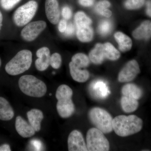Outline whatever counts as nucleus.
I'll return each instance as SVG.
<instances>
[{
    "label": "nucleus",
    "instance_id": "bb28decb",
    "mask_svg": "<svg viewBox=\"0 0 151 151\" xmlns=\"http://www.w3.org/2000/svg\"><path fill=\"white\" fill-rule=\"evenodd\" d=\"M74 20L76 27L90 25L92 24L91 19L82 12H78L75 14Z\"/></svg>",
    "mask_w": 151,
    "mask_h": 151
},
{
    "label": "nucleus",
    "instance_id": "ddd939ff",
    "mask_svg": "<svg viewBox=\"0 0 151 151\" xmlns=\"http://www.w3.org/2000/svg\"><path fill=\"white\" fill-rule=\"evenodd\" d=\"M38 58L36 60L35 67L40 71L46 70L50 65V51L47 47H42L38 50L36 52Z\"/></svg>",
    "mask_w": 151,
    "mask_h": 151
},
{
    "label": "nucleus",
    "instance_id": "79ce46f5",
    "mask_svg": "<svg viewBox=\"0 0 151 151\" xmlns=\"http://www.w3.org/2000/svg\"><path fill=\"white\" fill-rule=\"evenodd\" d=\"M49 95H52V94H49Z\"/></svg>",
    "mask_w": 151,
    "mask_h": 151
},
{
    "label": "nucleus",
    "instance_id": "f8f14e48",
    "mask_svg": "<svg viewBox=\"0 0 151 151\" xmlns=\"http://www.w3.org/2000/svg\"><path fill=\"white\" fill-rule=\"evenodd\" d=\"M56 109L60 117L67 119L74 113L75 106L71 98H67L58 100Z\"/></svg>",
    "mask_w": 151,
    "mask_h": 151
},
{
    "label": "nucleus",
    "instance_id": "423d86ee",
    "mask_svg": "<svg viewBox=\"0 0 151 151\" xmlns=\"http://www.w3.org/2000/svg\"><path fill=\"white\" fill-rule=\"evenodd\" d=\"M37 7L35 1H30L18 8L14 14L13 20L15 24L22 27L28 24L35 15Z\"/></svg>",
    "mask_w": 151,
    "mask_h": 151
},
{
    "label": "nucleus",
    "instance_id": "aec40b11",
    "mask_svg": "<svg viewBox=\"0 0 151 151\" xmlns=\"http://www.w3.org/2000/svg\"><path fill=\"white\" fill-rule=\"evenodd\" d=\"M114 37L119 45V49L121 51L125 52L132 48V42L129 36L120 32H116Z\"/></svg>",
    "mask_w": 151,
    "mask_h": 151
},
{
    "label": "nucleus",
    "instance_id": "f257e3e1",
    "mask_svg": "<svg viewBox=\"0 0 151 151\" xmlns=\"http://www.w3.org/2000/svg\"><path fill=\"white\" fill-rule=\"evenodd\" d=\"M142 127V120L136 115H120L113 119V130L120 137H127L137 134Z\"/></svg>",
    "mask_w": 151,
    "mask_h": 151
},
{
    "label": "nucleus",
    "instance_id": "a878e982",
    "mask_svg": "<svg viewBox=\"0 0 151 151\" xmlns=\"http://www.w3.org/2000/svg\"><path fill=\"white\" fill-rule=\"evenodd\" d=\"M73 94V91L69 86L65 84H62L57 89L55 97L58 100L71 98Z\"/></svg>",
    "mask_w": 151,
    "mask_h": 151
},
{
    "label": "nucleus",
    "instance_id": "e433bc0d",
    "mask_svg": "<svg viewBox=\"0 0 151 151\" xmlns=\"http://www.w3.org/2000/svg\"><path fill=\"white\" fill-rule=\"evenodd\" d=\"M100 15L106 17H110L112 15V12L108 9H105L100 13Z\"/></svg>",
    "mask_w": 151,
    "mask_h": 151
},
{
    "label": "nucleus",
    "instance_id": "cd10ccee",
    "mask_svg": "<svg viewBox=\"0 0 151 151\" xmlns=\"http://www.w3.org/2000/svg\"><path fill=\"white\" fill-rule=\"evenodd\" d=\"M111 29L112 24L111 22L107 20H104L99 24L98 30L100 35L105 36L111 32Z\"/></svg>",
    "mask_w": 151,
    "mask_h": 151
},
{
    "label": "nucleus",
    "instance_id": "5701e85b",
    "mask_svg": "<svg viewBox=\"0 0 151 151\" xmlns=\"http://www.w3.org/2000/svg\"><path fill=\"white\" fill-rule=\"evenodd\" d=\"M121 105L124 112L130 113L137 110L139 103L137 100L123 95L121 99Z\"/></svg>",
    "mask_w": 151,
    "mask_h": 151
},
{
    "label": "nucleus",
    "instance_id": "6e6552de",
    "mask_svg": "<svg viewBox=\"0 0 151 151\" xmlns=\"http://www.w3.org/2000/svg\"><path fill=\"white\" fill-rule=\"evenodd\" d=\"M140 72L139 66L135 60L129 61L122 68L118 76V80L122 83L133 81Z\"/></svg>",
    "mask_w": 151,
    "mask_h": 151
},
{
    "label": "nucleus",
    "instance_id": "473e14b6",
    "mask_svg": "<svg viewBox=\"0 0 151 151\" xmlns=\"http://www.w3.org/2000/svg\"><path fill=\"white\" fill-rule=\"evenodd\" d=\"M62 15L65 19H69L71 18L72 17V11L71 9L67 6L63 7L62 9Z\"/></svg>",
    "mask_w": 151,
    "mask_h": 151
},
{
    "label": "nucleus",
    "instance_id": "393cba45",
    "mask_svg": "<svg viewBox=\"0 0 151 151\" xmlns=\"http://www.w3.org/2000/svg\"><path fill=\"white\" fill-rule=\"evenodd\" d=\"M71 62L80 68H84L89 66L90 59L86 55L78 53L74 55L71 58Z\"/></svg>",
    "mask_w": 151,
    "mask_h": 151
},
{
    "label": "nucleus",
    "instance_id": "4be33fe9",
    "mask_svg": "<svg viewBox=\"0 0 151 151\" xmlns=\"http://www.w3.org/2000/svg\"><path fill=\"white\" fill-rule=\"evenodd\" d=\"M89 58L94 64H100L105 59L103 44L98 43L89 53Z\"/></svg>",
    "mask_w": 151,
    "mask_h": 151
},
{
    "label": "nucleus",
    "instance_id": "6ab92c4d",
    "mask_svg": "<svg viewBox=\"0 0 151 151\" xmlns=\"http://www.w3.org/2000/svg\"><path fill=\"white\" fill-rule=\"evenodd\" d=\"M122 93L123 96H127L139 100L142 95V91L140 87L132 83H128L122 87Z\"/></svg>",
    "mask_w": 151,
    "mask_h": 151
},
{
    "label": "nucleus",
    "instance_id": "dca6fc26",
    "mask_svg": "<svg viewBox=\"0 0 151 151\" xmlns=\"http://www.w3.org/2000/svg\"><path fill=\"white\" fill-rule=\"evenodd\" d=\"M69 66L70 75L74 81L79 83H84L88 80L89 73L88 70H82L71 61L69 63Z\"/></svg>",
    "mask_w": 151,
    "mask_h": 151
},
{
    "label": "nucleus",
    "instance_id": "c756f323",
    "mask_svg": "<svg viewBox=\"0 0 151 151\" xmlns=\"http://www.w3.org/2000/svg\"><path fill=\"white\" fill-rule=\"evenodd\" d=\"M62 63V58L59 53H53L50 57V65L54 69H58Z\"/></svg>",
    "mask_w": 151,
    "mask_h": 151
},
{
    "label": "nucleus",
    "instance_id": "f3484780",
    "mask_svg": "<svg viewBox=\"0 0 151 151\" xmlns=\"http://www.w3.org/2000/svg\"><path fill=\"white\" fill-rule=\"evenodd\" d=\"M27 116L31 126L36 132H39L41 129V123L43 120V113L40 110L32 109L27 113Z\"/></svg>",
    "mask_w": 151,
    "mask_h": 151
},
{
    "label": "nucleus",
    "instance_id": "1a4fd4ad",
    "mask_svg": "<svg viewBox=\"0 0 151 151\" xmlns=\"http://www.w3.org/2000/svg\"><path fill=\"white\" fill-rule=\"evenodd\" d=\"M68 147L69 151H87V146L81 132L72 131L68 138Z\"/></svg>",
    "mask_w": 151,
    "mask_h": 151
},
{
    "label": "nucleus",
    "instance_id": "58836bf2",
    "mask_svg": "<svg viewBox=\"0 0 151 151\" xmlns=\"http://www.w3.org/2000/svg\"><path fill=\"white\" fill-rule=\"evenodd\" d=\"M147 8L146 13L149 16L151 17V2H147Z\"/></svg>",
    "mask_w": 151,
    "mask_h": 151
},
{
    "label": "nucleus",
    "instance_id": "9b49d317",
    "mask_svg": "<svg viewBox=\"0 0 151 151\" xmlns=\"http://www.w3.org/2000/svg\"><path fill=\"white\" fill-rule=\"evenodd\" d=\"M91 94L94 98L103 100L108 97L111 93L107 84L101 80H97L92 82L90 85Z\"/></svg>",
    "mask_w": 151,
    "mask_h": 151
},
{
    "label": "nucleus",
    "instance_id": "f704fd0d",
    "mask_svg": "<svg viewBox=\"0 0 151 151\" xmlns=\"http://www.w3.org/2000/svg\"><path fill=\"white\" fill-rule=\"evenodd\" d=\"M67 26V22L65 19H61L59 22L58 29L60 32L63 33L65 32Z\"/></svg>",
    "mask_w": 151,
    "mask_h": 151
},
{
    "label": "nucleus",
    "instance_id": "412c9836",
    "mask_svg": "<svg viewBox=\"0 0 151 151\" xmlns=\"http://www.w3.org/2000/svg\"><path fill=\"white\" fill-rule=\"evenodd\" d=\"M76 36L81 42L91 41L93 37V31L90 25L76 27Z\"/></svg>",
    "mask_w": 151,
    "mask_h": 151
},
{
    "label": "nucleus",
    "instance_id": "7c9ffc66",
    "mask_svg": "<svg viewBox=\"0 0 151 151\" xmlns=\"http://www.w3.org/2000/svg\"><path fill=\"white\" fill-rule=\"evenodd\" d=\"M21 0H0V5L6 11L10 10Z\"/></svg>",
    "mask_w": 151,
    "mask_h": 151
},
{
    "label": "nucleus",
    "instance_id": "2f4dec72",
    "mask_svg": "<svg viewBox=\"0 0 151 151\" xmlns=\"http://www.w3.org/2000/svg\"><path fill=\"white\" fill-rule=\"evenodd\" d=\"M111 6V3L107 0H101L97 3L95 6V11L100 14L101 12Z\"/></svg>",
    "mask_w": 151,
    "mask_h": 151
},
{
    "label": "nucleus",
    "instance_id": "c85d7f7f",
    "mask_svg": "<svg viewBox=\"0 0 151 151\" xmlns=\"http://www.w3.org/2000/svg\"><path fill=\"white\" fill-rule=\"evenodd\" d=\"M145 3V0H126L125 6L129 10L137 9L143 6Z\"/></svg>",
    "mask_w": 151,
    "mask_h": 151
},
{
    "label": "nucleus",
    "instance_id": "20e7f679",
    "mask_svg": "<svg viewBox=\"0 0 151 151\" xmlns=\"http://www.w3.org/2000/svg\"><path fill=\"white\" fill-rule=\"evenodd\" d=\"M89 117L91 123L104 134L113 131V117L105 109L99 107L92 108L89 111Z\"/></svg>",
    "mask_w": 151,
    "mask_h": 151
},
{
    "label": "nucleus",
    "instance_id": "a211bd4d",
    "mask_svg": "<svg viewBox=\"0 0 151 151\" xmlns=\"http://www.w3.org/2000/svg\"><path fill=\"white\" fill-rule=\"evenodd\" d=\"M14 116L13 109L5 98L0 97V120L8 121Z\"/></svg>",
    "mask_w": 151,
    "mask_h": 151
},
{
    "label": "nucleus",
    "instance_id": "c9c22d12",
    "mask_svg": "<svg viewBox=\"0 0 151 151\" xmlns=\"http://www.w3.org/2000/svg\"><path fill=\"white\" fill-rule=\"evenodd\" d=\"M78 3L84 7H90L94 4L93 0H78Z\"/></svg>",
    "mask_w": 151,
    "mask_h": 151
},
{
    "label": "nucleus",
    "instance_id": "4c0bfd02",
    "mask_svg": "<svg viewBox=\"0 0 151 151\" xmlns=\"http://www.w3.org/2000/svg\"><path fill=\"white\" fill-rule=\"evenodd\" d=\"M11 149L9 145L4 144L0 146V151H11Z\"/></svg>",
    "mask_w": 151,
    "mask_h": 151
},
{
    "label": "nucleus",
    "instance_id": "39448f33",
    "mask_svg": "<svg viewBox=\"0 0 151 151\" xmlns=\"http://www.w3.org/2000/svg\"><path fill=\"white\" fill-rule=\"evenodd\" d=\"M86 146L89 151H108L110 143L104 133L96 128L89 129L86 133Z\"/></svg>",
    "mask_w": 151,
    "mask_h": 151
},
{
    "label": "nucleus",
    "instance_id": "7ed1b4c3",
    "mask_svg": "<svg viewBox=\"0 0 151 151\" xmlns=\"http://www.w3.org/2000/svg\"><path fill=\"white\" fill-rule=\"evenodd\" d=\"M32 54L27 50L19 51L5 66V70L9 75L16 76L28 70L32 63Z\"/></svg>",
    "mask_w": 151,
    "mask_h": 151
},
{
    "label": "nucleus",
    "instance_id": "ea45409f",
    "mask_svg": "<svg viewBox=\"0 0 151 151\" xmlns=\"http://www.w3.org/2000/svg\"><path fill=\"white\" fill-rule=\"evenodd\" d=\"M3 20V15L2 14L1 12V11H0V31H1L2 26Z\"/></svg>",
    "mask_w": 151,
    "mask_h": 151
},
{
    "label": "nucleus",
    "instance_id": "a19ab883",
    "mask_svg": "<svg viewBox=\"0 0 151 151\" xmlns=\"http://www.w3.org/2000/svg\"><path fill=\"white\" fill-rule=\"evenodd\" d=\"M1 60L0 59V66H1Z\"/></svg>",
    "mask_w": 151,
    "mask_h": 151
},
{
    "label": "nucleus",
    "instance_id": "b1692460",
    "mask_svg": "<svg viewBox=\"0 0 151 151\" xmlns=\"http://www.w3.org/2000/svg\"><path fill=\"white\" fill-rule=\"evenodd\" d=\"M103 46L105 59L111 60H116L119 59L121 54L113 45L107 42L103 44Z\"/></svg>",
    "mask_w": 151,
    "mask_h": 151
},
{
    "label": "nucleus",
    "instance_id": "2eb2a0df",
    "mask_svg": "<svg viewBox=\"0 0 151 151\" xmlns=\"http://www.w3.org/2000/svg\"><path fill=\"white\" fill-rule=\"evenodd\" d=\"M133 37L137 40H148L151 37V21H145L133 31Z\"/></svg>",
    "mask_w": 151,
    "mask_h": 151
},
{
    "label": "nucleus",
    "instance_id": "9d476101",
    "mask_svg": "<svg viewBox=\"0 0 151 151\" xmlns=\"http://www.w3.org/2000/svg\"><path fill=\"white\" fill-rule=\"evenodd\" d=\"M45 10L47 17L49 22L53 24L58 23L60 12L57 0H46Z\"/></svg>",
    "mask_w": 151,
    "mask_h": 151
},
{
    "label": "nucleus",
    "instance_id": "72a5a7b5",
    "mask_svg": "<svg viewBox=\"0 0 151 151\" xmlns=\"http://www.w3.org/2000/svg\"><path fill=\"white\" fill-rule=\"evenodd\" d=\"M75 28L71 23L67 24V27L65 31V35L67 36H71L74 34Z\"/></svg>",
    "mask_w": 151,
    "mask_h": 151
},
{
    "label": "nucleus",
    "instance_id": "f03ea898",
    "mask_svg": "<svg viewBox=\"0 0 151 151\" xmlns=\"http://www.w3.org/2000/svg\"><path fill=\"white\" fill-rule=\"evenodd\" d=\"M19 86L24 94L30 97H41L46 94L47 88L45 83L34 76H23L19 80Z\"/></svg>",
    "mask_w": 151,
    "mask_h": 151
},
{
    "label": "nucleus",
    "instance_id": "4468645a",
    "mask_svg": "<svg viewBox=\"0 0 151 151\" xmlns=\"http://www.w3.org/2000/svg\"><path fill=\"white\" fill-rule=\"evenodd\" d=\"M15 128L20 136L23 138H29L34 136L35 131L30 124L20 116H18L16 119Z\"/></svg>",
    "mask_w": 151,
    "mask_h": 151
},
{
    "label": "nucleus",
    "instance_id": "0eeeda50",
    "mask_svg": "<svg viewBox=\"0 0 151 151\" xmlns=\"http://www.w3.org/2000/svg\"><path fill=\"white\" fill-rule=\"evenodd\" d=\"M46 23L44 21H37L26 25L22 30L21 36L24 40H34L46 28Z\"/></svg>",
    "mask_w": 151,
    "mask_h": 151
}]
</instances>
